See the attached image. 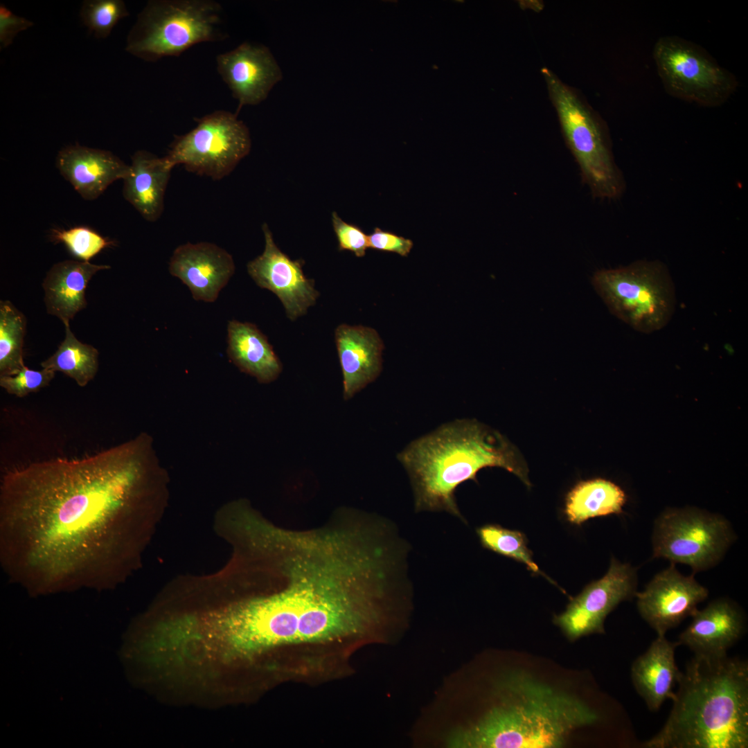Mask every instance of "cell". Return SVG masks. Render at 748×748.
I'll list each match as a JSON object with an SVG mask.
<instances>
[{
	"label": "cell",
	"instance_id": "83f0119b",
	"mask_svg": "<svg viewBox=\"0 0 748 748\" xmlns=\"http://www.w3.org/2000/svg\"><path fill=\"white\" fill-rule=\"evenodd\" d=\"M51 237L54 241L63 243L73 256L86 262L105 248L114 245L113 240L85 226L67 230L53 229Z\"/></svg>",
	"mask_w": 748,
	"mask_h": 748
},
{
	"label": "cell",
	"instance_id": "7c38bea8",
	"mask_svg": "<svg viewBox=\"0 0 748 748\" xmlns=\"http://www.w3.org/2000/svg\"><path fill=\"white\" fill-rule=\"evenodd\" d=\"M708 589L692 576H684L675 564L656 574L643 591L635 594L639 614L657 636L677 626L697 609Z\"/></svg>",
	"mask_w": 748,
	"mask_h": 748
},
{
	"label": "cell",
	"instance_id": "4dcf8cb0",
	"mask_svg": "<svg viewBox=\"0 0 748 748\" xmlns=\"http://www.w3.org/2000/svg\"><path fill=\"white\" fill-rule=\"evenodd\" d=\"M368 239L369 248L396 253L402 256H407L413 246L412 240L378 227L368 235Z\"/></svg>",
	"mask_w": 748,
	"mask_h": 748
},
{
	"label": "cell",
	"instance_id": "6da1fadb",
	"mask_svg": "<svg viewBox=\"0 0 748 748\" xmlns=\"http://www.w3.org/2000/svg\"><path fill=\"white\" fill-rule=\"evenodd\" d=\"M166 478L146 432L82 458L8 470L0 483L5 574L35 596L114 587L162 503Z\"/></svg>",
	"mask_w": 748,
	"mask_h": 748
},
{
	"label": "cell",
	"instance_id": "7402d4cb",
	"mask_svg": "<svg viewBox=\"0 0 748 748\" xmlns=\"http://www.w3.org/2000/svg\"><path fill=\"white\" fill-rule=\"evenodd\" d=\"M226 353L242 371L260 383L274 381L282 365L267 337L253 323L229 321L227 326Z\"/></svg>",
	"mask_w": 748,
	"mask_h": 748
},
{
	"label": "cell",
	"instance_id": "ba28073f",
	"mask_svg": "<svg viewBox=\"0 0 748 748\" xmlns=\"http://www.w3.org/2000/svg\"><path fill=\"white\" fill-rule=\"evenodd\" d=\"M659 76L675 98L700 106L724 104L736 91V76L702 47L678 36L661 37L652 51Z\"/></svg>",
	"mask_w": 748,
	"mask_h": 748
},
{
	"label": "cell",
	"instance_id": "1f68e13d",
	"mask_svg": "<svg viewBox=\"0 0 748 748\" xmlns=\"http://www.w3.org/2000/svg\"><path fill=\"white\" fill-rule=\"evenodd\" d=\"M29 19L18 16L11 12L3 4L0 6V46L6 48L14 41L20 32L26 30L33 26Z\"/></svg>",
	"mask_w": 748,
	"mask_h": 748
},
{
	"label": "cell",
	"instance_id": "30bf717a",
	"mask_svg": "<svg viewBox=\"0 0 748 748\" xmlns=\"http://www.w3.org/2000/svg\"><path fill=\"white\" fill-rule=\"evenodd\" d=\"M195 121L193 130L175 136L165 158L172 168L182 165L189 172L221 180L249 154V131L237 114L225 110Z\"/></svg>",
	"mask_w": 748,
	"mask_h": 748
},
{
	"label": "cell",
	"instance_id": "f546056e",
	"mask_svg": "<svg viewBox=\"0 0 748 748\" xmlns=\"http://www.w3.org/2000/svg\"><path fill=\"white\" fill-rule=\"evenodd\" d=\"M332 223L339 250L352 251L357 257L365 256L368 239L360 227L344 222L336 212L332 213Z\"/></svg>",
	"mask_w": 748,
	"mask_h": 748
},
{
	"label": "cell",
	"instance_id": "44dd1931",
	"mask_svg": "<svg viewBox=\"0 0 748 748\" xmlns=\"http://www.w3.org/2000/svg\"><path fill=\"white\" fill-rule=\"evenodd\" d=\"M130 166V172L123 179V197L145 220L155 222L163 213L173 168L165 157H158L145 150L136 151Z\"/></svg>",
	"mask_w": 748,
	"mask_h": 748
},
{
	"label": "cell",
	"instance_id": "7a4b0ae2",
	"mask_svg": "<svg viewBox=\"0 0 748 748\" xmlns=\"http://www.w3.org/2000/svg\"><path fill=\"white\" fill-rule=\"evenodd\" d=\"M599 720L586 702L521 670L479 674L469 663L443 679L418 719L422 747L557 748Z\"/></svg>",
	"mask_w": 748,
	"mask_h": 748
},
{
	"label": "cell",
	"instance_id": "9c48e42d",
	"mask_svg": "<svg viewBox=\"0 0 748 748\" xmlns=\"http://www.w3.org/2000/svg\"><path fill=\"white\" fill-rule=\"evenodd\" d=\"M734 540L730 523L720 515L695 508H671L654 522L652 555L688 565L694 573L718 564Z\"/></svg>",
	"mask_w": 748,
	"mask_h": 748
},
{
	"label": "cell",
	"instance_id": "cb8c5ba5",
	"mask_svg": "<svg viewBox=\"0 0 748 748\" xmlns=\"http://www.w3.org/2000/svg\"><path fill=\"white\" fill-rule=\"evenodd\" d=\"M65 337L57 350L41 363L43 368L60 371L84 387L98 370V351L91 345L80 341L65 325Z\"/></svg>",
	"mask_w": 748,
	"mask_h": 748
},
{
	"label": "cell",
	"instance_id": "3957f363",
	"mask_svg": "<svg viewBox=\"0 0 748 748\" xmlns=\"http://www.w3.org/2000/svg\"><path fill=\"white\" fill-rule=\"evenodd\" d=\"M662 729L645 748H747L748 664L738 658L696 655L680 672Z\"/></svg>",
	"mask_w": 748,
	"mask_h": 748
},
{
	"label": "cell",
	"instance_id": "4316f807",
	"mask_svg": "<svg viewBox=\"0 0 748 748\" xmlns=\"http://www.w3.org/2000/svg\"><path fill=\"white\" fill-rule=\"evenodd\" d=\"M129 15L121 0H87L80 12L82 23L96 38L108 37L116 24Z\"/></svg>",
	"mask_w": 748,
	"mask_h": 748
},
{
	"label": "cell",
	"instance_id": "d4e9b609",
	"mask_svg": "<svg viewBox=\"0 0 748 748\" xmlns=\"http://www.w3.org/2000/svg\"><path fill=\"white\" fill-rule=\"evenodd\" d=\"M26 319L10 301H0V376L12 375L24 364Z\"/></svg>",
	"mask_w": 748,
	"mask_h": 748
},
{
	"label": "cell",
	"instance_id": "8992f818",
	"mask_svg": "<svg viewBox=\"0 0 748 748\" xmlns=\"http://www.w3.org/2000/svg\"><path fill=\"white\" fill-rule=\"evenodd\" d=\"M567 146L584 182L595 197L612 199L623 181L612 156L605 126L594 110L571 87L546 67L541 70Z\"/></svg>",
	"mask_w": 748,
	"mask_h": 748
},
{
	"label": "cell",
	"instance_id": "4fadbf2b",
	"mask_svg": "<svg viewBox=\"0 0 748 748\" xmlns=\"http://www.w3.org/2000/svg\"><path fill=\"white\" fill-rule=\"evenodd\" d=\"M262 229L265 249L261 255L248 262V274L260 287L278 297L288 318L294 321L306 314L319 293L314 287V280L304 275L303 262L290 259L279 249L267 224Z\"/></svg>",
	"mask_w": 748,
	"mask_h": 748
},
{
	"label": "cell",
	"instance_id": "e0dca14e",
	"mask_svg": "<svg viewBox=\"0 0 748 748\" xmlns=\"http://www.w3.org/2000/svg\"><path fill=\"white\" fill-rule=\"evenodd\" d=\"M56 166L87 200L98 198L111 184L123 180L130 172V165L112 152L79 145L62 148L57 156Z\"/></svg>",
	"mask_w": 748,
	"mask_h": 748
},
{
	"label": "cell",
	"instance_id": "ac0fdd59",
	"mask_svg": "<svg viewBox=\"0 0 748 748\" xmlns=\"http://www.w3.org/2000/svg\"><path fill=\"white\" fill-rule=\"evenodd\" d=\"M335 335L343 374L344 398L348 400L380 373L384 344L377 332L370 327L341 324Z\"/></svg>",
	"mask_w": 748,
	"mask_h": 748
},
{
	"label": "cell",
	"instance_id": "8fae6325",
	"mask_svg": "<svg viewBox=\"0 0 748 748\" xmlns=\"http://www.w3.org/2000/svg\"><path fill=\"white\" fill-rule=\"evenodd\" d=\"M636 586V569L613 558L605 575L573 598L566 609L554 616L553 623L571 641L604 634L607 616L620 603L635 596Z\"/></svg>",
	"mask_w": 748,
	"mask_h": 748
},
{
	"label": "cell",
	"instance_id": "ffe728a7",
	"mask_svg": "<svg viewBox=\"0 0 748 748\" xmlns=\"http://www.w3.org/2000/svg\"><path fill=\"white\" fill-rule=\"evenodd\" d=\"M677 645V641L657 636L632 664L634 686L651 711H657L666 700H672L674 696L673 688L680 674L675 659Z\"/></svg>",
	"mask_w": 748,
	"mask_h": 748
},
{
	"label": "cell",
	"instance_id": "d6986e66",
	"mask_svg": "<svg viewBox=\"0 0 748 748\" xmlns=\"http://www.w3.org/2000/svg\"><path fill=\"white\" fill-rule=\"evenodd\" d=\"M107 265L66 260L54 264L43 280L44 303L48 314L57 317L64 325L87 306L85 291L98 271L109 269Z\"/></svg>",
	"mask_w": 748,
	"mask_h": 748
},
{
	"label": "cell",
	"instance_id": "277c9868",
	"mask_svg": "<svg viewBox=\"0 0 748 748\" xmlns=\"http://www.w3.org/2000/svg\"><path fill=\"white\" fill-rule=\"evenodd\" d=\"M410 478L417 511H445L461 518L455 492L487 467H499L531 486L517 448L501 434L472 419L444 424L409 443L398 455Z\"/></svg>",
	"mask_w": 748,
	"mask_h": 748
},
{
	"label": "cell",
	"instance_id": "f1b7e54d",
	"mask_svg": "<svg viewBox=\"0 0 748 748\" xmlns=\"http://www.w3.org/2000/svg\"><path fill=\"white\" fill-rule=\"evenodd\" d=\"M55 373L49 369L35 371L24 365L15 375L0 376V386L8 393L22 398L48 386Z\"/></svg>",
	"mask_w": 748,
	"mask_h": 748
},
{
	"label": "cell",
	"instance_id": "52a82bcc",
	"mask_svg": "<svg viewBox=\"0 0 748 748\" xmlns=\"http://www.w3.org/2000/svg\"><path fill=\"white\" fill-rule=\"evenodd\" d=\"M591 283L610 312L638 332L658 331L673 315L675 286L660 261L639 260L601 269L595 272Z\"/></svg>",
	"mask_w": 748,
	"mask_h": 748
},
{
	"label": "cell",
	"instance_id": "9a60e30c",
	"mask_svg": "<svg viewBox=\"0 0 748 748\" xmlns=\"http://www.w3.org/2000/svg\"><path fill=\"white\" fill-rule=\"evenodd\" d=\"M235 269L232 256L208 242L179 245L169 261L170 274L189 288L194 299L207 303L217 299Z\"/></svg>",
	"mask_w": 748,
	"mask_h": 748
},
{
	"label": "cell",
	"instance_id": "2e32d148",
	"mask_svg": "<svg viewBox=\"0 0 748 748\" xmlns=\"http://www.w3.org/2000/svg\"><path fill=\"white\" fill-rule=\"evenodd\" d=\"M692 621L680 634L678 645L689 648L696 655L727 654L742 636L745 617L740 607L726 598L713 600L692 614Z\"/></svg>",
	"mask_w": 748,
	"mask_h": 748
},
{
	"label": "cell",
	"instance_id": "5bb4252c",
	"mask_svg": "<svg viewBox=\"0 0 748 748\" xmlns=\"http://www.w3.org/2000/svg\"><path fill=\"white\" fill-rule=\"evenodd\" d=\"M217 70L238 100L239 111L245 105L265 100L283 73L269 49L260 44H240L216 57Z\"/></svg>",
	"mask_w": 748,
	"mask_h": 748
},
{
	"label": "cell",
	"instance_id": "5b68a950",
	"mask_svg": "<svg viewBox=\"0 0 748 748\" xmlns=\"http://www.w3.org/2000/svg\"><path fill=\"white\" fill-rule=\"evenodd\" d=\"M222 8L213 0H151L129 32L125 50L146 61L177 56L202 42L222 41Z\"/></svg>",
	"mask_w": 748,
	"mask_h": 748
},
{
	"label": "cell",
	"instance_id": "484cf974",
	"mask_svg": "<svg viewBox=\"0 0 748 748\" xmlns=\"http://www.w3.org/2000/svg\"><path fill=\"white\" fill-rule=\"evenodd\" d=\"M477 533L484 548L524 563L532 573L542 575L554 583L540 570L532 559L526 538L521 532L488 524L478 528Z\"/></svg>",
	"mask_w": 748,
	"mask_h": 748
},
{
	"label": "cell",
	"instance_id": "603a6c76",
	"mask_svg": "<svg viewBox=\"0 0 748 748\" xmlns=\"http://www.w3.org/2000/svg\"><path fill=\"white\" fill-rule=\"evenodd\" d=\"M626 501L624 491L612 481L595 479L576 484L566 497L564 513L573 524L591 518L619 514Z\"/></svg>",
	"mask_w": 748,
	"mask_h": 748
}]
</instances>
